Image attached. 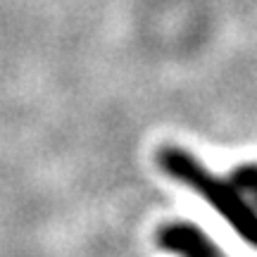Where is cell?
<instances>
[{
  "label": "cell",
  "mask_w": 257,
  "mask_h": 257,
  "mask_svg": "<svg viewBox=\"0 0 257 257\" xmlns=\"http://www.w3.org/2000/svg\"><path fill=\"white\" fill-rule=\"evenodd\" d=\"M157 165L169 179L188 186L210 205L248 245L257 248V207L224 179H217L200 160L179 146H165L157 153Z\"/></svg>",
  "instance_id": "obj_1"
},
{
  "label": "cell",
  "mask_w": 257,
  "mask_h": 257,
  "mask_svg": "<svg viewBox=\"0 0 257 257\" xmlns=\"http://www.w3.org/2000/svg\"><path fill=\"white\" fill-rule=\"evenodd\" d=\"M157 245L179 257H224L219 245L193 221H169L160 226Z\"/></svg>",
  "instance_id": "obj_2"
},
{
  "label": "cell",
  "mask_w": 257,
  "mask_h": 257,
  "mask_svg": "<svg viewBox=\"0 0 257 257\" xmlns=\"http://www.w3.org/2000/svg\"><path fill=\"white\" fill-rule=\"evenodd\" d=\"M231 184L236 186V188L257 207V167L255 165H245V167L233 169Z\"/></svg>",
  "instance_id": "obj_3"
}]
</instances>
